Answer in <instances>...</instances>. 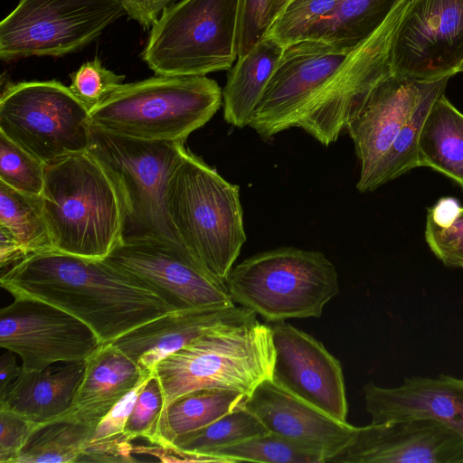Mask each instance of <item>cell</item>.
I'll return each mask as SVG.
<instances>
[{
  "instance_id": "4",
  "label": "cell",
  "mask_w": 463,
  "mask_h": 463,
  "mask_svg": "<svg viewBox=\"0 0 463 463\" xmlns=\"http://www.w3.org/2000/svg\"><path fill=\"white\" fill-rule=\"evenodd\" d=\"M166 204L185 248L226 281L246 241L240 187L187 149L169 182Z\"/></svg>"
},
{
  "instance_id": "25",
  "label": "cell",
  "mask_w": 463,
  "mask_h": 463,
  "mask_svg": "<svg viewBox=\"0 0 463 463\" xmlns=\"http://www.w3.org/2000/svg\"><path fill=\"white\" fill-rule=\"evenodd\" d=\"M419 166H428L463 188V113L441 94L423 123L418 143Z\"/></svg>"
},
{
  "instance_id": "15",
  "label": "cell",
  "mask_w": 463,
  "mask_h": 463,
  "mask_svg": "<svg viewBox=\"0 0 463 463\" xmlns=\"http://www.w3.org/2000/svg\"><path fill=\"white\" fill-rule=\"evenodd\" d=\"M351 51L311 38L285 46L249 127L263 140L294 128L303 105Z\"/></svg>"
},
{
  "instance_id": "44",
  "label": "cell",
  "mask_w": 463,
  "mask_h": 463,
  "mask_svg": "<svg viewBox=\"0 0 463 463\" xmlns=\"http://www.w3.org/2000/svg\"><path fill=\"white\" fill-rule=\"evenodd\" d=\"M289 0H269L268 9V30ZM268 32V31H267Z\"/></svg>"
},
{
  "instance_id": "6",
  "label": "cell",
  "mask_w": 463,
  "mask_h": 463,
  "mask_svg": "<svg viewBox=\"0 0 463 463\" xmlns=\"http://www.w3.org/2000/svg\"><path fill=\"white\" fill-rule=\"evenodd\" d=\"M88 150L120 190L123 239H156L186 249L166 204L169 182L187 150L184 142L137 139L90 126Z\"/></svg>"
},
{
  "instance_id": "5",
  "label": "cell",
  "mask_w": 463,
  "mask_h": 463,
  "mask_svg": "<svg viewBox=\"0 0 463 463\" xmlns=\"http://www.w3.org/2000/svg\"><path fill=\"white\" fill-rule=\"evenodd\" d=\"M222 104V90L214 80L156 75L119 86L90 109L88 122L118 136L185 142Z\"/></svg>"
},
{
  "instance_id": "20",
  "label": "cell",
  "mask_w": 463,
  "mask_h": 463,
  "mask_svg": "<svg viewBox=\"0 0 463 463\" xmlns=\"http://www.w3.org/2000/svg\"><path fill=\"white\" fill-rule=\"evenodd\" d=\"M364 393L371 422L428 419L447 425L463 437V378L449 374L411 376L396 387L368 383Z\"/></svg>"
},
{
  "instance_id": "3",
  "label": "cell",
  "mask_w": 463,
  "mask_h": 463,
  "mask_svg": "<svg viewBox=\"0 0 463 463\" xmlns=\"http://www.w3.org/2000/svg\"><path fill=\"white\" fill-rule=\"evenodd\" d=\"M275 362L271 326L257 315L220 325L161 360L154 372L164 408L200 389H223L248 396L272 376ZM162 415V414H161Z\"/></svg>"
},
{
  "instance_id": "8",
  "label": "cell",
  "mask_w": 463,
  "mask_h": 463,
  "mask_svg": "<svg viewBox=\"0 0 463 463\" xmlns=\"http://www.w3.org/2000/svg\"><path fill=\"white\" fill-rule=\"evenodd\" d=\"M241 0H179L165 8L141 58L156 75L206 76L238 58Z\"/></svg>"
},
{
  "instance_id": "31",
  "label": "cell",
  "mask_w": 463,
  "mask_h": 463,
  "mask_svg": "<svg viewBox=\"0 0 463 463\" xmlns=\"http://www.w3.org/2000/svg\"><path fill=\"white\" fill-rule=\"evenodd\" d=\"M268 432L260 419L242 405L201 429L178 436L169 446L212 462L207 457L210 452Z\"/></svg>"
},
{
  "instance_id": "30",
  "label": "cell",
  "mask_w": 463,
  "mask_h": 463,
  "mask_svg": "<svg viewBox=\"0 0 463 463\" xmlns=\"http://www.w3.org/2000/svg\"><path fill=\"white\" fill-rule=\"evenodd\" d=\"M451 77L448 75L436 80L424 94L389 151L375 168L364 193L373 191L419 166L418 143L423 123L434 101L444 93Z\"/></svg>"
},
{
  "instance_id": "1",
  "label": "cell",
  "mask_w": 463,
  "mask_h": 463,
  "mask_svg": "<svg viewBox=\"0 0 463 463\" xmlns=\"http://www.w3.org/2000/svg\"><path fill=\"white\" fill-rule=\"evenodd\" d=\"M14 298L53 305L88 325L102 345L175 309L152 288L111 266L59 250L34 253L3 271Z\"/></svg>"
},
{
  "instance_id": "40",
  "label": "cell",
  "mask_w": 463,
  "mask_h": 463,
  "mask_svg": "<svg viewBox=\"0 0 463 463\" xmlns=\"http://www.w3.org/2000/svg\"><path fill=\"white\" fill-rule=\"evenodd\" d=\"M150 374L141 380L103 417L97 425L89 443L113 440L126 437L124 429L128 418L134 407L138 393Z\"/></svg>"
},
{
  "instance_id": "9",
  "label": "cell",
  "mask_w": 463,
  "mask_h": 463,
  "mask_svg": "<svg viewBox=\"0 0 463 463\" xmlns=\"http://www.w3.org/2000/svg\"><path fill=\"white\" fill-rule=\"evenodd\" d=\"M90 109L61 82L23 81L0 99V132L44 164L90 146Z\"/></svg>"
},
{
  "instance_id": "12",
  "label": "cell",
  "mask_w": 463,
  "mask_h": 463,
  "mask_svg": "<svg viewBox=\"0 0 463 463\" xmlns=\"http://www.w3.org/2000/svg\"><path fill=\"white\" fill-rule=\"evenodd\" d=\"M104 260L152 288L175 310L235 304L225 281L188 250L163 241L123 239Z\"/></svg>"
},
{
  "instance_id": "10",
  "label": "cell",
  "mask_w": 463,
  "mask_h": 463,
  "mask_svg": "<svg viewBox=\"0 0 463 463\" xmlns=\"http://www.w3.org/2000/svg\"><path fill=\"white\" fill-rule=\"evenodd\" d=\"M410 0H402L383 24L354 47L339 68L303 105L294 128L327 146L345 130L376 86L392 75V46Z\"/></svg>"
},
{
  "instance_id": "2",
  "label": "cell",
  "mask_w": 463,
  "mask_h": 463,
  "mask_svg": "<svg viewBox=\"0 0 463 463\" xmlns=\"http://www.w3.org/2000/svg\"><path fill=\"white\" fill-rule=\"evenodd\" d=\"M41 196L55 250L104 260L122 241L120 190L89 150L45 164Z\"/></svg>"
},
{
  "instance_id": "45",
  "label": "cell",
  "mask_w": 463,
  "mask_h": 463,
  "mask_svg": "<svg viewBox=\"0 0 463 463\" xmlns=\"http://www.w3.org/2000/svg\"><path fill=\"white\" fill-rule=\"evenodd\" d=\"M462 71H463V68H462Z\"/></svg>"
},
{
  "instance_id": "37",
  "label": "cell",
  "mask_w": 463,
  "mask_h": 463,
  "mask_svg": "<svg viewBox=\"0 0 463 463\" xmlns=\"http://www.w3.org/2000/svg\"><path fill=\"white\" fill-rule=\"evenodd\" d=\"M425 240L432 253L445 266L463 269V213L446 229L426 224Z\"/></svg>"
},
{
  "instance_id": "42",
  "label": "cell",
  "mask_w": 463,
  "mask_h": 463,
  "mask_svg": "<svg viewBox=\"0 0 463 463\" xmlns=\"http://www.w3.org/2000/svg\"><path fill=\"white\" fill-rule=\"evenodd\" d=\"M463 207L451 196L441 197L428 209L426 224L438 229L450 227L462 214Z\"/></svg>"
},
{
  "instance_id": "18",
  "label": "cell",
  "mask_w": 463,
  "mask_h": 463,
  "mask_svg": "<svg viewBox=\"0 0 463 463\" xmlns=\"http://www.w3.org/2000/svg\"><path fill=\"white\" fill-rule=\"evenodd\" d=\"M435 80L392 73L376 86L360 112L347 123L345 130L354 141L361 166L356 184L359 192L364 193L375 168Z\"/></svg>"
},
{
  "instance_id": "21",
  "label": "cell",
  "mask_w": 463,
  "mask_h": 463,
  "mask_svg": "<svg viewBox=\"0 0 463 463\" xmlns=\"http://www.w3.org/2000/svg\"><path fill=\"white\" fill-rule=\"evenodd\" d=\"M256 315L241 306L202 307L174 310L144 323L114 342L144 373L205 332Z\"/></svg>"
},
{
  "instance_id": "35",
  "label": "cell",
  "mask_w": 463,
  "mask_h": 463,
  "mask_svg": "<svg viewBox=\"0 0 463 463\" xmlns=\"http://www.w3.org/2000/svg\"><path fill=\"white\" fill-rule=\"evenodd\" d=\"M165 401L161 384L153 371L141 389L128 418L124 434L130 441L146 439L155 444Z\"/></svg>"
},
{
  "instance_id": "7",
  "label": "cell",
  "mask_w": 463,
  "mask_h": 463,
  "mask_svg": "<svg viewBox=\"0 0 463 463\" xmlns=\"http://www.w3.org/2000/svg\"><path fill=\"white\" fill-rule=\"evenodd\" d=\"M225 282L234 303L271 323L318 318L339 293L335 265L322 252L293 247L244 260Z\"/></svg>"
},
{
  "instance_id": "26",
  "label": "cell",
  "mask_w": 463,
  "mask_h": 463,
  "mask_svg": "<svg viewBox=\"0 0 463 463\" xmlns=\"http://www.w3.org/2000/svg\"><path fill=\"white\" fill-rule=\"evenodd\" d=\"M247 398L243 392L223 389L185 393L162 413L155 444L169 446L178 436L201 429L244 405Z\"/></svg>"
},
{
  "instance_id": "19",
  "label": "cell",
  "mask_w": 463,
  "mask_h": 463,
  "mask_svg": "<svg viewBox=\"0 0 463 463\" xmlns=\"http://www.w3.org/2000/svg\"><path fill=\"white\" fill-rule=\"evenodd\" d=\"M244 406L269 432L320 455L325 463L349 444L357 428L328 416L288 392L271 378L254 389Z\"/></svg>"
},
{
  "instance_id": "43",
  "label": "cell",
  "mask_w": 463,
  "mask_h": 463,
  "mask_svg": "<svg viewBox=\"0 0 463 463\" xmlns=\"http://www.w3.org/2000/svg\"><path fill=\"white\" fill-rule=\"evenodd\" d=\"M17 354L6 350L0 357V391L13 383L23 371L16 362Z\"/></svg>"
},
{
  "instance_id": "38",
  "label": "cell",
  "mask_w": 463,
  "mask_h": 463,
  "mask_svg": "<svg viewBox=\"0 0 463 463\" xmlns=\"http://www.w3.org/2000/svg\"><path fill=\"white\" fill-rule=\"evenodd\" d=\"M40 425L0 409V463H13Z\"/></svg>"
},
{
  "instance_id": "22",
  "label": "cell",
  "mask_w": 463,
  "mask_h": 463,
  "mask_svg": "<svg viewBox=\"0 0 463 463\" xmlns=\"http://www.w3.org/2000/svg\"><path fill=\"white\" fill-rule=\"evenodd\" d=\"M85 361L68 362L40 371H24L0 391V409L39 425L54 420L71 407L84 375Z\"/></svg>"
},
{
  "instance_id": "33",
  "label": "cell",
  "mask_w": 463,
  "mask_h": 463,
  "mask_svg": "<svg viewBox=\"0 0 463 463\" xmlns=\"http://www.w3.org/2000/svg\"><path fill=\"white\" fill-rule=\"evenodd\" d=\"M45 164L0 132V181L25 194L41 195Z\"/></svg>"
},
{
  "instance_id": "28",
  "label": "cell",
  "mask_w": 463,
  "mask_h": 463,
  "mask_svg": "<svg viewBox=\"0 0 463 463\" xmlns=\"http://www.w3.org/2000/svg\"><path fill=\"white\" fill-rule=\"evenodd\" d=\"M95 429L62 416L40 425L13 463L79 462Z\"/></svg>"
},
{
  "instance_id": "29",
  "label": "cell",
  "mask_w": 463,
  "mask_h": 463,
  "mask_svg": "<svg viewBox=\"0 0 463 463\" xmlns=\"http://www.w3.org/2000/svg\"><path fill=\"white\" fill-rule=\"evenodd\" d=\"M0 230L8 232L26 258L55 250L44 216L41 195L19 192L0 181Z\"/></svg>"
},
{
  "instance_id": "23",
  "label": "cell",
  "mask_w": 463,
  "mask_h": 463,
  "mask_svg": "<svg viewBox=\"0 0 463 463\" xmlns=\"http://www.w3.org/2000/svg\"><path fill=\"white\" fill-rule=\"evenodd\" d=\"M151 373H144L112 343L101 345L85 360L84 375L73 403L62 417L97 427L103 417Z\"/></svg>"
},
{
  "instance_id": "27",
  "label": "cell",
  "mask_w": 463,
  "mask_h": 463,
  "mask_svg": "<svg viewBox=\"0 0 463 463\" xmlns=\"http://www.w3.org/2000/svg\"><path fill=\"white\" fill-rule=\"evenodd\" d=\"M402 0H340L304 38L353 50L373 34Z\"/></svg>"
},
{
  "instance_id": "11",
  "label": "cell",
  "mask_w": 463,
  "mask_h": 463,
  "mask_svg": "<svg viewBox=\"0 0 463 463\" xmlns=\"http://www.w3.org/2000/svg\"><path fill=\"white\" fill-rule=\"evenodd\" d=\"M124 14L119 0H19L0 24V57L75 52Z\"/></svg>"
},
{
  "instance_id": "32",
  "label": "cell",
  "mask_w": 463,
  "mask_h": 463,
  "mask_svg": "<svg viewBox=\"0 0 463 463\" xmlns=\"http://www.w3.org/2000/svg\"><path fill=\"white\" fill-rule=\"evenodd\" d=\"M207 457L212 462L325 463L320 455L272 432L217 449Z\"/></svg>"
},
{
  "instance_id": "34",
  "label": "cell",
  "mask_w": 463,
  "mask_h": 463,
  "mask_svg": "<svg viewBox=\"0 0 463 463\" xmlns=\"http://www.w3.org/2000/svg\"><path fill=\"white\" fill-rule=\"evenodd\" d=\"M340 0H289L265 35L283 46L303 39L309 28L330 13Z\"/></svg>"
},
{
  "instance_id": "14",
  "label": "cell",
  "mask_w": 463,
  "mask_h": 463,
  "mask_svg": "<svg viewBox=\"0 0 463 463\" xmlns=\"http://www.w3.org/2000/svg\"><path fill=\"white\" fill-rule=\"evenodd\" d=\"M101 345L88 325L46 302L14 298L0 310V346L16 354L24 371L85 361Z\"/></svg>"
},
{
  "instance_id": "36",
  "label": "cell",
  "mask_w": 463,
  "mask_h": 463,
  "mask_svg": "<svg viewBox=\"0 0 463 463\" xmlns=\"http://www.w3.org/2000/svg\"><path fill=\"white\" fill-rule=\"evenodd\" d=\"M70 76V90L89 109L106 99L125 79L105 68L98 58L83 63Z\"/></svg>"
},
{
  "instance_id": "17",
  "label": "cell",
  "mask_w": 463,
  "mask_h": 463,
  "mask_svg": "<svg viewBox=\"0 0 463 463\" xmlns=\"http://www.w3.org/2000/svg\"><path fill=\"white\" fill-rule=\"evenodd\" d=\"M328 462L463 463V437L428 419L371 422L357 427L349 444Z\"/></svg>"
},
{
  "instance_id": "16",
  "label": "cell",
  "mask_w": 463,
  "mask_h": 463,
  "mask_svg": "<svg viewBox=\"0 0 463 463\" xmlns=\"http://www.w3.org/2000/svg\"><path fill=\"white\" fill-rule=\"evenodd\" d=\"M271 326L275 362L271 380L341 422L348 404L340 362L310 335L285 322Z\"/></svg>"
},
{
  "instance_id": "13",
  "label": "cell",
  "mask_w": 463,
  "mask_h": 463,
  "mask_svg": "<svg viewBox=\"0 0 463 463\" xmlns=\"http://www.w3.org/2000/svg\"><path fill=\"white\" fill-rule=\"evenodd\" d=\"M392 72L417 80L463 68V0H410L392 46Z\"/></svg>"
},
{
  "instance_id": "41",
  "label": "cell",
  "mask_w": 463,
  "mask_h": 463,
  "mask_svg": "<svg viewBox=\"0 0 463 463\" xmlns=\"http://www.w3.org/2000/svg\"><path fill=\"white\" fill-rule=\"evenodd\" d=\"M128 18L145 29L151 28L163 11L179 0H119Z\"/></svg>"
},
{
  "instance_id": "24",
  "label": "cell",
  "mask_w": 463,
  "mask_h": 463,
  "mask_svg": "<svg viewBox=\"0 0 463 463\" xmlns=\"http://www.w3.org/2000/svg\"><path fill=\"white\" fill-rule=\"evenodd\" d=\"M284 47L264 35L249 52L238 56L222 90L223 118L235 128L249 127Z\"/></svg>"
},
{
  "instance_id": "39",
  "label": "cell",
  "mask_w": 463,
  "mask_h": 463,
  "mask_svg": "<svg viewBox=\"0 0 463 463\" xmlns=\"http://www.w3.org/2000/svg\"><path fill=\"white\" fill-rule=\"evenodd\" d=\"M269 0H241L238 56L249 52L267 33Z\"/></svg>"
}]
</instances>
